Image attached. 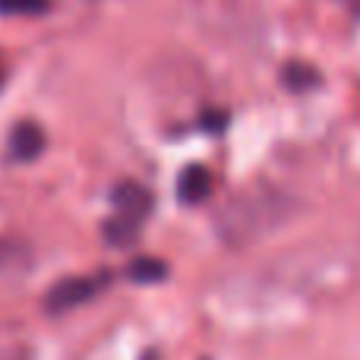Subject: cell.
Segmentation results:
<instances>
[{
	"label": "cell",
	"mask_w": 360,
	"mask_h": 360,
	"mask_svg": "<svg viewBox=\"0 0 360 360\" xmlns=\"http://www.w3.org/2000/svg\"><path fill=\"white\" fill-rule=\"evenodd\" d=\"M95 291H98V281L95 278H63L48 291V297H44V310L48 313H67V310H73V307L86 304Z\"/></svg>",
	"instance_id": "obj_1"
},
{
	"label": "cell",
	"mask_w": 360,
	"mask_h": 360,
	"mask_svg": "<svg viewBox=\"0 0 360 360\" xmlns=\"http://www.w3.org/2000/svg\"><path fill=\"white\" fill-rule=\"evenodd\" d=\"M114 209H117L120 218H130V221L143 224V218L152 212V196L139 184H120L114 190Z\"/></svg>",
	"instance_id": "obj_2"
},
{
	"label": "cell",
	"mask_w": 360,
	"mask_h": 360,
	"mask_svg": "<svg viewBox=\"0 0 360 360\" xmlns=\"http://www.w3.org/2000/svg\"><path fill=\"white\" fill-rule=\"evenodd\" d=\"M10 152L13 158H19V162H32V158H38L44 152V133L38 124H32V120H22L19 127H13L10 133Z\"/></svg>",
	"instance_id": "obj_3"
},
{
	"label": "cell",
	"mask_w": 360,
	"mask_h": 360,
	"mask_svg": "<svg viewBox=\"0 0 360 360\" xmlns=\"http://www.w3.org/2000/svg\"><path fill=\"white\" fill-rule=\"evenodd\" d=\"M209 193H212V174L202 168V165H190V168H184V174L177 177L180 202L199 205L205 196H209Z\"/></svg>",
	"instance_id": "obj_4"
},
{
	"label": "cell",
	"mask_w": 360,
	"mask_h": 360,
	"mask_svg": "<svg viewBox=\"0 0 360 360\" xmlns=\"http://www.w3.org/2000/svg\"><path fill=\"white\" fill-rule=\"evenodd\" d=\"M168 275V266L155 256H139V259L130 262V278L139 281V285H152V281H162Z\"/></svg>",
	"instance_id": "obj_5"
},
{
	"label": "cell",
	"mask_w": 360,
	"mask_h": 360,
	"mask_svg": "<svg viewBox=\"0 0 360 360\" xmlns=\"http://www.w3.org/2000/svg\"><path fill=\"white\" fill-rule=\"evenodd\" d=\"M136 234H139V224H136V221H130V218L114 215L111 221L105 224V237H108V243H114V247L133 243V240H136Z\"/></svg>",
	"instance_id": "obj_6"
},
{
	"label": "cell",
	"mask_w": 360,
	"mask_h": 360,
	"mask_svg": "<svg viewBox=\"0 0 360 360\" xmlns=\"http://www.w3.org/2000/svg\"><path fill=\"white\" fill-rule=\"evenodd\" d=\"M316 79H319L316 70L304 67V63H288V67H285V82L291 89H307V86H313Z\"/></svg>",
	"instance_id": "obj_7"
},
{
	"label": "cell",
	"mask_w": 360,
	"mask_h": 360,
	"mask_svg": "<svg viewBox=\"0 0 360 360\" xmlns=\"http://www.w3.org/2000/svg\"><path fill=\"white\" fill-rule=\"evenodd\" d=\"M48 0H0V13H13V16H32L41 13Z\"/></svg>",
	"instance_id": "obj_8"
},
{
	"label": "cell",
	"mask_w": 360,
	"mask_h": 360,
	"mask_svg": "<svg viewBox=\"0 0 360 360\" xmlns=\"http://www.w3.org/2000/svg\"><path fill=\"white\" fill-rule=\"evenodd\" d=\"M6 256H16V250H13L10 243H4V240H0V262H4Z\"/></svg>",
	"instance_id": "obj_9"
},
{
	"label": "cell",
	"mask_w": 360,
	"mask_h": 360,
	"mask_svg": "<svg viewBox=\"0 0 360 360\" xmlns=\"http://www.w3.org/2000/svg\"><path fill=\"white\" fill-rule=\"evenodd\" d=\"M202 124H205V127H224V117H205Z\"/></svg>",
	"instance_id": "obj_10"
}]
</instances>
